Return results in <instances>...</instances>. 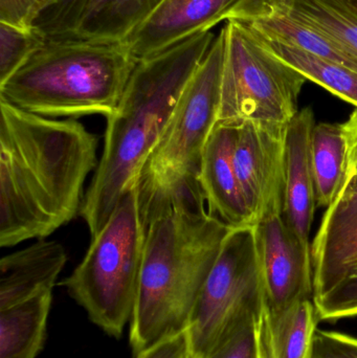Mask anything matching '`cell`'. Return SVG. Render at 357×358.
Returning <instances> with one entry per match:
<instances>
[{
	"instance_id": "cell-1",
	"label": "cell",
	"mask_w": 357,
	"mask_h": 358,
	"mask_svg": "<svg viewBox=\"0 0 357 358\" xmlns=\"http://www.w3.org/2000/svg\"><path fill=\"white\" fill-rule=\"evenodd\" d=\"M99 138L75 120L21 110L0 100V246L44 239L83 206L99 166Z\"/></svg>"
},
{
	"instance_id": "cell-2",
	"label": "cell",
	"mask_w": 357,
	"mask_h": 358,
	"mask_svg": "<svg viewBox=\"0 0 357 358\" xmlns=\"http://www.w3.org/2000/svg\"><path fill=\"white\" fill-rule=\"evenodd\" d=\"M215 37L203 31L136 62L119 105L106 117L102 157L80 213L92 238L136 182Z\"/></svg>"
},
{
	"instance_id": "cell-3",
	"label": "cell",
	"mask_w": 357,
	"mask_h": 358,
	"mask_svg": "<svg viewBox=\"0 0 357 358\" xmlns=\"http://www.w3.org/2000/svg\"><path fill=\"white\" fill-rule=\"evenodd\" d=\"M180 202L147 224L140 287L130 322L138 355L188 329L193 309L232 227L205 210Z\"/></svg>"
},
{
	"instance_id": "cell-4",
	"label": "cell",
	"mask_w": 357,
	"mask_h": 358,
	"mask_svg": "<svg viewBox=\"0 0 357 358\" xmlns=\"http://www.w3.org/2000/svg\"><path fill=\"white\" fill-rule=\"evenodd\" d=\"M138 59L126 42L46 40L0 83V100L44 117H80L115 110Z\"/></svg>"
},
{
	"instance_id": "cell-5",
	"label": "cell",
	"mask_w": 357,
	"mask_h": 358,
	"mask_svg": "<svg viewBox=\"0 0 357 358\" xmlns=\"http://www.w3.org/2000/svg\"><path fill=\"white\" fill-rule=\"evenodd\" d=\"M224 61L221 29L136 176L138 202L146 225L174 204L205 202L199 176L205 146L218 122Z\"/></svg>"
},
{
	"instance_id": "cell-6",
	"label": "cell",
	"mask_w": 357,
	"mask_h": 358,
	"mask_svg": "<svg viewBox=\"0 0 357 358\" xmlns=\"http://www.w3.org/2000/svg\"><path fill=\"white\" fill-rule=\"evenodd\" d=\"M146 233L134 182L92 238L83 260L60 283L92 323L117 338L133 317Z\"/></svg>"
},
{
	"instance_id": "cell-7",
	"label": "cell",
	"mask_w": 357,
	"mask_h": 358,
	"mask_svg": "<svg viewBox=\"0 0 357 358\" xmlns=\"http://www.w3.org/2000/svg\"><path fill=\"white\" fill-rule=\"evenodd\" d=\"M268 311L255 225L232 227L191 315V357H209Z\"/></svg>"
},
{
	"instance_id": "cell-8",
	"label": "cell",
	"mask_w": 357,
	"mask_h": 358,
	"mask_svg": "<svg viewBox=\"0 0 357 358\" xmlns=\"http://www.w3.org/2000/svg\"><path fill=\"white\" fill-rule=\"evenodd\" d=\"M217 124L245 122L287 128L298 110L305 77L270 52L238 21L228 20Z\"/></svg>"
},
{
	"instance_id": "cell-9",
	"label": "cell",
	"mask_w": 357,
	"mask_h": 358,
	"mask_svg": "<svg viewBox=\"0 0 357 358\" xmlns=\"http://www.w3.org/2000/svg\"><path fill=\"white\" fill-rule=\"evenodd\" d=\"M286 129L253 122L237 126L233 161L255 225L282 214Z\"/></svg>"
},
{
	"instance_id": "cell-10",
	"label": "cell",
	"mask_w": 357,
	"mask_h": 358,
	"mask_svg": "<svg viewBox=\"0 0 357 358\" xmlns=\"http://www.w3.org/2000/svg\"><path fill=\"white\" fill-rule=\"evenodd\" d=\"M255 229L268 313H280L300 301L314 300L310 245L287 227L282 214L266 217Z\"/></svg>"
},
{
	"instance_id": "cell-11",
	"label": "cell",
	"mask_w": 357,
	"mask_h": 358,
	"mask_svg": "<svg viewBox=\"0 0 357 358\" xmlns=\"http://www.w3.org/2000/svg\"><path fill=\"white\" fill-rule=\"evenodd\" d=\"M314 299L357 266V176L347 179L327 208L312 248Z\"/></svg>"
},
{
	"instance_id": "cell-12",
	"label": "cell",
	"mask_w": 357,
	"mask_h": 358,
	"mask_svg": "<svg viewBox=\"0 0 357 358\" xmlns=\"http://www.w3.org/2000/svg\"><path fill=\"white\" fill-rule=\"evenodd\" d=\"M240 0H163L126 40L138 60L163 52L226 20Z\"/></svg>"
},
{
	"instance_id": "cell-13",
	"label": "cell",
	"mask_w": 357,
	"mask_h": 358,
	"mask_svg": "<svg viewBox=\"0 0 357 358\" xmlns=\"http://www.w3.org/2000/svg\"><path fill=\"white\" fill-rule=\"evenodd\" d=\"M314 126V113L307 107L291 120L285 134L282 216L287 227L308 245L316 206L310 163V138Z\"/></svg>"
},
{
	"instance_id": "cell-14",
	"label": "cell",
	"mask_w": 357,
	"mask_h": 358,
	"mask_svg": "<svg viewBox=\"0 0 357 358\" xmlns=\"http://www.w3.org/2000/svg\"><path fill=\"white\" fill-rule=\"evenodd\" d=\"M237 126L216 124L203 152L201 191L209 213L230 227L254 224L233 161Z\"/></svg>"
},
{
	"instance_id": "cell-15",
	"label": "cell",
	"mask_w": 357,
	"mask_h": 358,
	"mask_svg": "<svg viewBox=\"0 0 357 358\" xmlns=\"http://www.w3.org/2000/svg\"><path fill=\"white\" fill-rule=\"evenodd\" d=\"M66 262L65 248L44 239L4 256L0 260V310L52 292Z\"/></svg>"
},
{
	"instance_id": "cell-16",
	"label": "cell",
	"mask_w": 357,
	"mask_h": 358,
	"mask_svg": "<svg viewBox=\"0 0 357 358\" xmlns=\"http://www.w3.org/2000/svg\"><path fill=\"white\" fill-rule=\"evenodd\" d=\"M163 0H88L73 39L125 42Z\"/></svg>"
},
{
	"instance_id": "cell-17",
	"label": "cell",
	"mask_w": 357,
	"mask_h": 358,
	"mask_svg": "<svg viewBox=\"0 0 357 358\" xmlns=\"http://www.w3.org/2000/svg\"><path fill=\"white\" fill-rule=\"evenodd\" d=\"M52 292L0 310V358H36L43 346Z\"/></svg>"
},
{
	"instance_id": "cell-18",
	"label": "cell",
	"mask_w": 357,
	"mask_h": 358,
	"mask_svg": "<svg viewBox=\"0 0 357 358\" xmlns=\"http://www.w3.org/2000/svg\"><path fill=\"white\" fill-rule=\"evenodd\" d=\"M310 163L318 206H331L348 179V157L342 124H316L310 138Z\"/></svg>"
},
{
	"instance_id": "cell-19",
	"label": "cell",
	"mask_w": 357,
	"mask_h": 358,
	"mask_svg": "<svg viewBox=\"0 0 357 358\" xmlns=\"http://www.w3.org/2000/svg\"><path fill=\"white\" fill-rule=\"evenodd\" d=\"M252 33L277 58L291 65L306 79L357 107V71L295 46L266 39L254 31Z\"/></svg>"
},
{
	"instance_id": "cell-20",
	"label": "cell",
	"mask_w": 357,
	"mask_h": 358,
	"mask_svg": "<svg viewBox=\"0 0 357 358\" xmlns=\"http://www.w3.org/2000/svg\"><path fill=\"white\" fill-rule=\"evenodd\" d=\"M314 300H304L280 313H268L272 358H312L318 322Z\"/></svg>"
},
{
	"instance_id": "cell-21",
	"label": "cell",
	"mask_w": 357,
	"mask_h": 358,
	"mask_svg": "<svg viewBox=\"0 0 357 358\" xmlns=\"http://www.w3.org/2000/svg\"><path fill=\"white\" fill-rule=\"evenodd\" d=\"M296 18L357 57V12L347 0H279Z\"/></svg>"
},
{
	"instance_id": "cell-22",
	"label": "cell",
	"mask_w": 357,
	"mask_h": 358,
	"mask_svg": "<svg viewBox=\"0 0 357 358\" xmlns=\"http://www.w3.org/2000/svg\"><path fill=\"white\" fill-rule=\"evenodd\" d=\"M46 40L35 27L22 29L0 22V83L22 66Z\"/></svg>"
},
{
	"instance_id": "cell-23",
	"label": "cell",
	"mask_w": 357,
	"mask_h": 358,
	"mask_svg": "<svg viewBox=\"0 0 357 358\" xmlns=\"http://www.w3.org/2000/svg\"><path fill=\"white\" fill-rule=\"evenodd\" d=\"M207 358H272L268 340V311L237 332Z\"/></svg>"
},
{
	"instance_id": "cell-24",
	"label": "cell",
	"mask_w": 357,
	"mask_h": 358,
	"mask_svg": "<svg viewBox=\"0 0 357 358\" xmlns=\"http://www.w3.org/2000/svg\"><path fill=\"white\" fill-rule=\"evenodd\" d=\"M319 320L335 322L357 317V266L337 285L314 299Z\"/></svg>"
},
{
	"instance_id": "cell-25",
	"label": "cell",
	"mask_w": 357,
	"mask_h": 358,
	"mask_svg": "<svg viewBox=\"0 0 357 358\" xmlns=\"http://www.w3.org/2000/svg\"><path fill=\"white\" fill-rule=\"evenodd\" d=\"M88 0H57L43 13L34 27L46 39H73Z\"/></svg>"
},
{
	"instance_id": "cell-26",
	"label": "cell",
	"mask_w": 357,
	"mask_h": 358,
	"mask_svg": "<svg viewBox=\"0 0 357 358\" xmlns=\"http://www.w3.org/2000/svg\"><path fill=\"white\" fill-rule=\"evenodd\" d=\"M57 0H0V22L31 29Z\"/></svg>"
},
{
	"instance_id": "cell-27",
	"label": "cell",
	"mask_w": 357,
	"mask_h": 358,
	"mask_svg": "<svg viewBox=\"0 0 357 358\" xmlns=\"http://www.w3.org/2000/svg\"><path fill=\"white\" fill-rule=\"evenodd\" d=\"M312 358H357V338L318 329Z\"/></svg>"
},
{
	"instance_id": "cell-28",
	"label": "cell",
	"mask_w": 357,
	"mask_h": 358,
	"mask_svg": "<svg viewBox=\"0 0 357 358\" xmlns=\"http://www.w3.org/2000/svg\"><path fill=\"white\" fill-rule=\"evenodd\" d=\"M136 358H192L187 331L161 341L159 344L136 355Z\"/></svg>"
},
{
	"instance_id": "cell-29",
	"label": "cell",
	"mask_w": 357,
	"mask_h": 358,
	"mask_svg": "<svg viewBox=\"0 0 357 358\" xmlns=\"http://www.w3.org/2000/svg\"><path fill=\"white\" fill-rule=\"evenodd\" d=\"M348 157V178L357 176V107L349 119L342 124Z\"/></svg>"
},
{
	"instance_id": "cell-30",
	"label": "cell",
	"mask_w": 357,
	"mask_h": 358,
	"mask_svg": "<svg viewBox=\"0 0 357 358\" xmlns=\"http://www.w3.org/2000/svg\"><path fill=\"white\" fill-rule=\"evenodd\" d=\"M347 1L351 4L352 8H354L357 12V0H347Z\"/></svg>"
}]
</instances>
